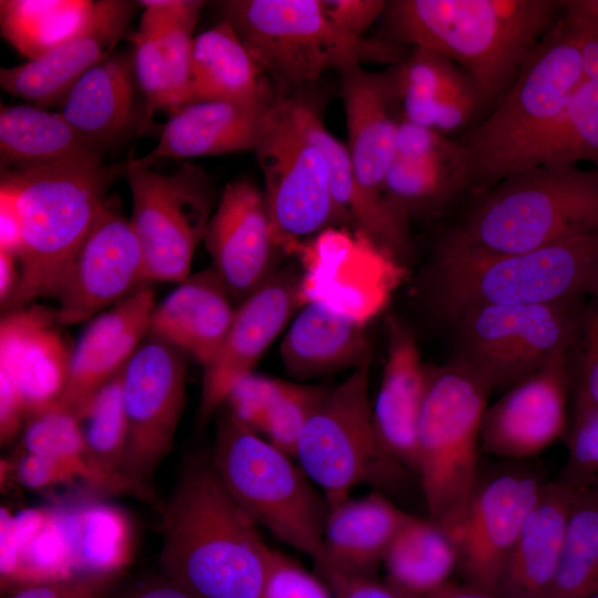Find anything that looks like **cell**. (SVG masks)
<instances>
[{
  "instance_id": "f5cc1de1",
  "label": "cell",
  "mask_w": 598,
  "mask_h": 598,
  "mask_svg": "<svg viewBox=\"0 0 598 598\" xmlns=\"http://www.w3.org/2000/svg\"><path fill=\"white\" fill-rule=\"evenodd\" d=\"M327 16L343 32L365 38L367 31L381 18L384 0H320Z\"/></svg>"
},
{
  "instance_id": "d6a6232c",
  "label": "cell",
  "mask_w": 598,
  "mask_h": 598,
  "mask_svg": "<svg viewBox=\"0 0 598 598\" xmlns=\"http://www.w3.org/2000/svg\"><path fill=\"white\" fill-rule=\"evenodd\" d=\"M236 307L217 271L210 267L189 275L151 317L150 334L207 365L219 349Z\"/></svg>"
},
{
  "instance_id": "ffe728a7",
  "label": "cell",
  "mask_w": 598,
  "mask_h": 598,
  "mask_svg": "<svg viewBox=\"0 0 598 598\" xmlns=\"http://www.w3.org/2000/svg\"><path fill=\"white\" fill-rule=\"evenodd\" d=\"M137 7L138 1H94L83 25L70 38L34 60L1 68V87L38 107L62 105L74 84L127 35Z\"/></svg>"
},
{
  "instance_id": "f907efd6",
  "label": "cell",
  "mask_w": 598,
  "mask_h": 598,
  "mask_svg": "<svg viewBox=\"0 0 598 598\" xmlns=\"http://www.w3.org/2000/svg\"><path fill=\"white\" fill-rule=\"evenodd\" d=\"M275 380L254 372L244 377L225 400L227 413L243 426L262 436Z\"/></svg>"
},
{
  "instance_id": "680465c9",
  "label": "cell",
  "mask_w": 598,
  "mask_h": 598,
  "mask_svg": "<svg viewBox=\"0 0 598 598\" xmlns=\"http://www.w3.org/2000/svg\"><path fill=\"white\" fill-rule=\"evenodd\" d=\"M114 591L107 598H194L162 574L135 581L118 592Z\"/></svg>"
},
{
  "instance_id": "4316f807",
  "label": "cell",
  "mask_w": 598,
  "mask_h": 598,
  "mask_svg": "<svg viewBox=\"0 0 598 598\" xmlns=\"http://www.w3.org/2000/svg\"><path fill=\"white\" fill-rule=\"evenodd\" d=\"M55 310L22 308L0 323V373L30 412L56 402L66 385L72 350L55 329Z\"/></svg>"
},
{
  "instance_id": "db71d44e",
  "label": "cell",
  "mask_w": 598,
  "mask_h": 598,
  "mask_svg": "<svg viewBox=\"0 0 598 598\" xmlns=\"http://www.w3.org/2000/svg\"><path fill=\"white\" fill-rule=\"evenodd\" d=\"M14 472L23 486L34 491L49 489L76 481L75 476L55 460L25 450L18 456Z\"/></svg>"
},
{
  "instance_id": "e575fe53",
  "label": "cell",
  "mask_w": 598,
  "mask_h": 598,
  "mask_svg": "<svg viewBox=\"0 0 598 598\" xmlns=\"http://www.w3.org/2000/svg\"><path fill=\"white\" fill-rule=\"evenodd\" d=\"M0 529L2 585L16 590L74 573L54 506L1 508Z\"/></svg>"
},
{
  "instance_id": "5b68a950",
  "label": "cell",
  "mask_w": 598,
  "mask_h": 598,
  "mask_svg": "<svg viewBox=\"0 0 598 598\" xmlns=\"http://www.w3.org/2000/svg\"><path fill=\"white\" fill-rule=\"evenodd\" d=\"M426 289L432 309L446 320L478 306H543L598 299V233L530 251L464 256L434 251Z\"/></svg>"
},
{
  "instance_id": "5bb4252c",
  "label": "cell",
  "mask_w": 598,
  "mask_h": 598,
  "mask_svg": "<svg viewBox=\"0 0 598 598\" xmlns=\"http://www.w3.org/2000/svg\"><path fill=\"white\" fill-rule=\"evenodd\" d=\"M186 358L148 333L123 370L127 436L120 474L150 489L155 471L172 451L184 409Z\"/></svg>"
},
{
  "instance_id": "74e56055",
  "label": "cell",
  "mask_w": 598,
  "mask_h": 598,
  "mask_svg": "<svg viewBox=\"0 0 598 598\" xmlns=\"http://www.w3.org/2000/svg\"><path fill=\"white\" fill-rule=\"evenodd\" d=\"M62 115L34 105L1 106L2 168H27L65 159L103 157Z\"/></svg>"
},
{
  "instance_id": "277c9868",
  "label": "cell",
  "mask_w": 598,
  "mask_h": 598,
  "mask_svg": "<svg viewBox=\"0 0 598 598\" xmlns=\"http://www.w3.org/2000/svg\"><path fill=\"white\" fill-rule=\"evenodd\" d=\"M127 163L105 165L82 157L27 167L2 168L1 185L16 196L23 225L20 282L6 307L24 308L54 296L61 275L107 200Z\"/></svg>"
},
{
  "instance_id": "b9f144b4",
  "label": "cell",
  "mask_w": 598,
  "mask_h": 598,
  "mask_svg": "<svg viewBox=\"0 0 598 598\" xmlns=\"http://www.w3.org/2000/svg\"><path fill=\"white\" fill-rule=\"evenodd\" d=\"M576 489L547 598H587L598 591V488Z\"/></svg>"
},
{
  "instance_id": "ac0fdd59",
  "label": "cell",
  "mask_w": 598,
  "mask_h": 598,
  "mask_svg": "<svg viewBox=\"0 0 598 598\" xmlns=\"http://www.w3.org/2000/svg\"><path fill=\"white\" fill-rule=\"evenodd\" d=\"M303 282L291 268L276 270L236 307L229 329L204 367L198 419L205 423L224 405L234 385L252 369L305 303Z\"/></svg>"
},
{
  "instance_id": "4dcf8cb0",
  "label": "cell",
  "mask_w": 598,
  "mask_h": 598,
  "mask_svg": "<svg viewBox=\"0 0 598 598\" xmlns=\"http://www.w3.org/2000/svg\"><path fill=\"white\" fill-rule=\"evenodd\" d=\"M136 86L133 55L112 53L74 84L60 113L87 142L104 150L150 121L137 106Z\"/></svg>"
},
{
  "instance_id": "c3c4849f",
  "label": "cell",
  "mask_w": 598,
  "mask_h": 598,
  "mask_svg": "<svg viewBox=\"0 0 598 598\" xmlns=\"http://www.w3.org/2000/svg\"><path fill=\"white\" fill-rule=\"evenodd\" d=\"M125 570L78 571L64 578L28 585L6 598H107Z\"/></svg>"
},
{
  "instance_id": "ab89813d",
  "label": "cell",
  "mask_w": 598,
  "mask_h": 598,
  "mask_svg": "<svg viewBox=\"0 0 598 598\" xmlns=\"http://www.w3.org/2000/svg\"><path fill=\"white\" fill-rule=\"evenodd\" d=\"M22 446L28 452L55 460L94 489L134 495L147 502L153 499L150 488L123 475L104 473L92 463L76 416L58 402L29 413L22 429Z\"/></svg>"
},
{
  "instance_id": "4fadbf2b",
  "label": "cell",
  "mask_w": 598,
  "mask_h": 598,
  "mask_svg": "<svg viewBox=\"0 0 598 598\" xmlns=\"http://www.w3.org/2000/svg\"><path fill=\"white\" fill-rule=\"evenodd\" d=\"M126 175L133 197L131 223L142 249L145 282L184 281L213 214L214 189L208 175L190 163L172 174L127 163Z\"/></svg>"
},
{
  "instance_id": "f6af8a7d",
  "label": "cell",
  "mask_w": 598,
  "mask_h": 598,
  "mask_svg": "<svg viewBox=\"0 0 598 598\" xmlns=\"http://www.w3.org/2000/svg\"><path fill=\"white\" fill-rule=\"evenodd\" d=\"M329 389L276 379L262 433L265 439L293 457L301 430Z\"/></svg>"
},
{
  "instance_id": "91938a15",
  "label": "cell",
  "mask_w": 598,
  "mask_h": 598,
  "mask_svg": "<svg viewBox=\"0 0 598 598\" xmlns=\"http://www.w3.org/2000/svg\"><path fill=\"white\" fill-rule=\"evenodd\" d=\"M20 282V269L17 259L0 251V302L3 308L8 306L14 296Z\"/></svg>"
},
{
  "instance_id": "9f6ffc18",
  "label": "cell",
  "mask_w": 598,
  "mask_h": 598,
  "mask_svg": "<svg viewBox=\"0 0 598 598\" xmlns=\"http://www.w3.org/2000/svg\"><path fill=\"white\" fill-rule=\"evenodd\" d=\"M29 415L27 405L13 382L0 373V440L9 443L22 431Z\"/></svg>"
},
{
  "instance_id": "7bdbcfd3",
  "label": "cell",
  "mask_w": 598,
  "mask_h": 598,
  "mask_svg": "<svg viewBox=\"0 0 598 598\" xmlns=\"http://www.w3.org/2000/svg\"><path fill=\"white\" fill-rule=\"evenodd\" d=\"M580 161L592 162L598 168V83L588 80L579 84L555 124L517 171Z\"/></svg>"
},
{
  "instance_id": "60d3db41",
  "label": "cell",
  "mask_w": 598,
  "mask_h": 598,
  "mask_svg": "<svg viewBox=\"0 0 598 598\" xmlns=\"http://www.w3.org/2000/svg\"><path fill=\"white\" fill-rule=\"evenodd\" d=\"M94 1L1 0L3 38L23 56L34 60L74 34Z\"/></svg>"
},
{
  "instance_id": "9a60e30c",
  "label": "cell",
  "mask_w": 598,
  "mask_h": 598,
  "mask_svg": "<svg viewBox=\"0 0 598 598\" xmlns=\"http://www.w3.org/2000/svg\"><path fill=\"white\" fill-rule=\"evenodd\" d=\"M547 482L526 461H507L487 474L480 472L456 542L464 584L499 597L509 554Z\"/></svg>"
},
{
  "instance_id": "8fae6325",
  "label": "cell",
  "mask_w": 598,
  "mask_h": 598,
  "mask_svg": "<svg viewBox=\"0 0 598 598\" xmlns=\"http://www.w3.org/2000/svg\"><path fill=\"white\" fill-rule=\"evenodd\" d=\"M585 298L543 306H478L450 320L457 340L455 359L491 392L507 390L579 340Z\"/></svg>"
},
{
  "instance_id": "6f0895ef",
  "label": "cell",
  "mask_w": 598,
  "mask_h": 598,
  "mask_svg": "<svg viewBox=\"0 0 598 598\" xmlns=\"http://www.w3.org/2000/svg\"><path fill=\"white\" fill-rule=\"evenodd\" d=\"M23 250V225L17 199L12 190L0 187V251L13 256L18 261Z\"/></svg>"
},
{
  "instance_id": "8992f818",
  "label": "cell",
  "mask_w": 598,
  "mask_h": 598,
  "mask_svg": "<svg viewBox=\"0 0 598 598\" xmlns=\"http://www.w3.org/2000/svg\"><path fill=\"white\" fill-rule=\"evenodd\" d=\"M582 81L577 43L559 17L508 90L457 141L467 162V190L478 196L516 172Z\"/></svg>"
},
{
  "instance_id": "7dc6e473",
  "label": "cell",
  "mask_w": 598,
  "mask_h": 598,
  "mask_svg": "<svg viewBox=\"0 0 598 598\" xmlns=\"http://www.w3.org/2000/svg\"><path fill=\"white\" fill-rule=\"evenodd\" d=\"M560 480L575 488H598V410L573 416Z\"/></svg>"
},
{
  "instance_id": "e0dca14e",
  "label": "cell",
  "mask_w": 598,
  "mask_h": 598,
  "mask_svg": "<svg viewBox=\"0 0 598 598\" xmlns=\"http://www.w3.org/2000/svg\"><path fill=\"white\" fill-rule=\"evenodd\" d=\"M571 351L556 353L487 405L481 452L505 461H528L565 434Z\"/></svg>"
},
{
  "instance_id": "94428289",
  "label": "cell",
  "mask_w": 598,
  "mask_h": 598,
  "mask_svg": "<svg viewBox=\"0 0 598 598\" xmlns=\"http://www.w3.org/2000/svg\"><path fill=\"white\" fill-rule=\"evenodd\" d=\"M426 598H499L467 584L448 582L442 589Z\"/></svg>"
},
{
  "instance_id": "8d00e7d4",
  "label": "cell",
  "mask_w": 598,
  "mask_h": 598,
  "mask_svg": "<svg viewBox=\"0 0 598 598\" xmlns=\"http://www.w3.org/2000/svg\"><path fill=\"white\" fill-rule=\"evenodd\" d=\"M388 584L406 598H426L448 582L458 568V551L448 534L431 519L409 514L382 563Z\"/></svg>"
},
{
  "instance_id": "ee69618b",
  "label": "cell",
  "mask_w": 598,
  "mask_h": 598,
  "mask_svg": "<svg viewBox=\"0 0 598 598\" xmlns=\"http://www.w3.org/2000/svg\"><path fill=\"white\" fill-rule=\"evenodd\" d=\"M124 368L104 383L76 414L92 463L111 475H122L120 465L127 436L122 396Z\"/></svg>"
},
{
  "instance_id": "7c38bea8",
  "label": "cell",
  "mask_w": 598,
  "mask_h": 598,
  "mask_svg": "<svg viewBox=\"0 0 598 598\" xmlns=\"http://www.w3.org/2000/svg\"><path fill=\"white\" fill-rule=\"evenodd\" d=\"M254 153L282 250L297 252L307 238L343 225L326 159L300 127L289 96L277 97Z\"/></svg>"
},
{
  "instance_id": "1f68e13d",
  "label": "cell",
  "mask_w": 598,
  "mask_h": 598,
  "mask_svg": "<svg viewBox=\"0 0 598 598\" xmlns=\"http://www.w3.org/2000/svg\"><path fill=\"white\" fill-rule=\"evenodd\" d=\"M576 488L548 481L507 559L499 598H547L554 584Z\"/></svg>"
},
{
  "instance_id": "52a82bcc",
  "label": "cell",
  "mask_w": 598,
  "mask_h": 598,
  "mask_svg": "<svg viewBox=\"0 0 598 598\" xmlns=\"http://www.w3.org/2000/svg\"><path fill=\"white\" fill-rule=\"evenodd\" d=\"M278 97L316 82L326 71L402 61L411 47L355 38L338 28L320 0H227L218 3Z\"/></svg>"
},
{
  "instance_id": "f546056e",
  "label": "cell",
  "mask_w": 598,
  "mask_h": 598,
  "mask_svg": "<svg viewBox=\"0 0 598 598\" xmlns=\"http://www.w3.org/2000/svg\"><path fill=\"white\" fill-rule=\"evenodd\" d=\"M365 323L323 299L306 301L279 347L285 371L303 382L354 369L371 355Z\"/></svg>"
},
{
  "instance_id": "9c48e42d",
  "label": "cell",
  "mask_w": 598,
  "mask_h": 598,
  "mask_svg": "<svg viewBox=\"0 0 598 598\" xmlns=\"http://www.w3.org/2000/svg\"><path fill=\"white\" fill-rule=\"evenodd\" d=\"M210 463L259 527L313 563L319 558L329 504L291 455L226 413Z\"/></svg>"
},
{
  "instance_id": "11a10c76",
  "label": "cell",
  "mask_w": 598,
  "mask_h": 598,
  "mask_svg": "<svg viewBox=\"0 0 598 598\" xmlns=\"http://www.w3.org/2000/svg\"><path fill=\"white\" fill-rule=\"evenodd\" d=\"M336 598H406L388 582L374 577H352L336 573H317Z\"/></svg>"
},
{
  "instance_id": "7a4b0ae2",
  "label": "cell",
  "mask_w": 598,
  "mask_h": 598,
  "mask_svg": "<svg viewBox=\"0 0 598 598\" xmlns=\"http://www.w3.org/2000/svg\"><path fill=\"white\" fill-rule=\"evenodd\" d=\"M565 0H392L379 39L433 50L476 84L486 110L560 17Z\"/></svg>"
},
{
  "instance_id": "836d02e7",
  "label": "cell",
  "mask_w": 598,
  "mask_h": 598,
  "mask_svg": "<svg viewBox=\"0 0 598 598\" xmlns=\"http://www.w3.org/2000/svg\"><path fill=\"white\" fill-rule=\"evenodd\" d=\"M289 97L300 127L326 159L332 197L342 223L358 227L360 234L395 259L406 256L411 246L409 224L364 193L347 145L328 131L316 106L299 92Z\"/></svg>"
},
{
  "instance_id": "f1b7e54d",
  "label": "cell",
  "mask_w": 598,
  "mask_h": 598,
  "mask_svg": "<svg viewBox=\"0 0 598 598\" xmlns=\"http://www.w3.org/2000/svg\"><path fill=\"white\" fill-rule=\"evenodd\" d=\"M408 515L378 492L329 505L316 573L374 577Z\"/></svg>"
},
{
  "instance_id": "6125c7cd",
  "label": "cell",
  "mask_w": 598,
  "mask_h": 598,
  "mask_svg": "<svg viewBox=\"0 0 598 598\" xmlns=\"http://www.w3.org/2000/svg\"><path fill=\"white\" fill-rule=\"evenodd\" d=\"M587 598H598V591H596L595 594H592L591 596H589Z\"/></svg>"
},
{
  "instance_id": "d6986e66",
  "label": "cell",
  "mask_w": 598,
  "mask_h": 598,
  "mask_svg": "<svg viewBox=\"0 0 598 598\" xmlns=\"http://www.w3.org/2000/svg\"><path fill=\"white\" fill-rule=\"evenodd\" d=\"M203 241L212 267L239 303L276 271L275 261L282 250L264 192L248 179L225 186Z\"/></svg>"
},
{
  "instance_id": "6da1fadb",
  "label": "cell",
  "mask_w": 598,
  "mask_h": 598,
  "mask_svg": "<svg viewBox=\"0 0 598 598\" xmlns=\"http://www.w3.org/2000/svg\"><path fill=\"white\" fill-rule=\"evenodd\" d=\"M162 575L194 598H261L274 549L210 461L182 470L161 511Z\"/></svg>"
},
{
  "instance_id": "d590c367",
  "label": "cell",
  "mask_w": 598,
  "mask_h": 598,
  "mask_svg": "<svg viewBox=\"0 0 598 598\" xmlns=\"http://www.w3.org/2000/svg\"><path fill=\"white\" fill-rule=\"evenodd\" d=\"M190 85L193 102H258L278 97L268 78L225 19L194 38Z\"/></svg>"
},
{
  "instance_id": "7402d4cb",
  "label": "cell",
  "mask_w": 598,
  "mask_h": 598,
  "mask_svg": "<svg viewBox=\"0 0 598 598\" xmlns=\"http://www.w3.org/2000/svg\"><path fill=\"white\" fill-rule=\"evenodd\" d=\"M338 73L348 132L347 147L357 179L374 203L399 216L384 195V182L395 159L402 120L392 72L390 68L372 72L354 65Z\"/></svg>"
},
{
  "instance_id": "d4e9b609",
  "label": "cell",
  "mask_w": 598,
  "mask_h": 598,
  "mask_svg": "<svg viewBox=\"0 0 598 598\" xmlns=\"http://www.w3.org/2000/svg\"><path fill=\"white\" fill-rule=\"evenodd\" d=\"M277 100V99H276ZM275 101L210 100L188 103L163 126L158 143L128 164L150 167L162 159H186L254 151Z\"/></svg>"
},
{
  "instance_id": "30bf717a",
  "label": "cell",
  "mask_w": 598,
  "mask_h": 598,
  "mask_svg": "<svg viewBox=\"0 0 598 598\" xmlns=\"http://www.w3.org/2000/svg\"><path fill=\"white\" fill-rule=\"evenodd\" d=\"M295 460L334 504L360 484L394 486L405 468L383 448L370 400V357L330 388L307 420Z\"/></svg>"
},
{
  "instance_id": "ba28073f",
  "label": "cell",
  "mask_w": 598,
  "mask_h": 598,
  "mask_svg": "<svg viewBox=\"0 0 598 598\" xmlns=\"http://www.w3.org/2000/svg\"><path fill=\"white\" fill-rule=\"evenodd\" d=\"M491 390L457 359L429 368L416 472L429 519L457 542L480 476V435Z\"/></svg>"
},
{
  "instance_id": "cb8c5ba5",
  "label": "cell",
  "mask_w": 598,
  "mask_h": 598,
  "mask_svg": "<svg viewBox=\"0 0 598 598\" xmlns=\"http://www.w3.org/2000/svg\"><path fill=\"white\" fill-rule=\"evenodd\" d=\"M155 306V293L144 283L95 317L72 349L66 385L56 402L76 416L148 336Z\"/></svg>"
},
{
  "instance_id": "2e32d148",
  "label": "cell",
  "mask_w": 598,
  "mask_h": 598,
  "mask_svg": "<svg viewBox=\"0 0 598 598\" xmlns=\"http://www.w3.org/2000/svg\"><path fill=\"white\" fill-rule=\"evenodd\" d=\"M144 283L142 249L131 219L107 198L61 275L54 292L56 322H82Z\"/></svg>"
},
{
  "instance_id": "484cf974",
  "label": "cell",
  "mask_w": 598,
  "mask_h": 598,
  "mask_svg": "<svg viewBox=\"0 0 598 598\" xmlns=\"http://www.w3.org/2000/svg\"><path fill=\"white\" fill-rule=\"evenodd\" d=\"M386 358L373 422L385 452L405 470L416 472L417 427L429 383L414 333L396 318L388 321Z\"/></svg>"
},
{
  "instance_id": "bcb514c9",
  "label": "cell",
  "mask_w": 598,
  "mask_h": 598,
  "mask_svg": "<svg viewBox=\"0 0 598 598\" xmlns=\"http://www.w3.org/2000/svg\"><path fill=\"white\" fill-rule=\"evenodd\" d=\"M576 368L570 369L573 416L598 410V299L587 307Z\"/></svg>"
},
{
  "instance_id": "603a6c76",
  "label": "cell",
  "mask_w": 598,
  "mask_h": 598,
  "mask_svg": "<svg viewBox=\"0 0 598 598\" xmlns=\"http://www.w3.org/2000/svg\"><path fill=\"white\" fill-rule=\"evenodd\" d=\"M467 186V162L461 144L402 117L395 159L384 182V195L393 210L409 224L414 215L441 210Z\"/></svg>"
},
{
  "instance_id": "f35d334b",
  "label": "cell",
  "mask_w": 598,
  "mask_h": 598,
  "mask_svg": "<svg viewBox=\"0 0 598 598\" xmlns=\"http://www.w3.org/2000/svg\"><path fill=\"white\" fill-rule=\"evenodd\" d=\"M54 507L74 573L126 569L133 555V528L121 507L97 499Z\"/></svg>"
},
{
  "instance_id": "83f0119b",
  "label": "cell",
  "mask_w": 598,
  "mask_h": 598,
  "mask_svg": "<svg viewBox=\"0 0 598 598\" xmlns=\"http://www.w3.org/2000/svg\"><path fill=\"white\" fill-rule=\"evenodd\" d=\"M390 70L402 117L412 123L447 136L467 127L486 110L470 75L433 50L411 47L406 56Z\"/></svg>"
},
{
  "instance_id": "3957f363",
  "label": "cell",
  "mask_w": 598,
  "mask_h": 598,
  "mask_svg": "<svg viewBox=\"0 0 598 598\" xmlns=\"http://www.w3.org/2000/svg\"><path fill=\"white\" fill-rule=\"evenodd\" d=\"M434 251L502 256L598 233V168L540 164L516 171L483 194Z\"/></svg>"
},
{
  "instance_id": "816d5d0a",
  "label": "cell",
  "mask_w": 598,
  "mask_h": 598,
  "mask_svg": "<svg viewBox=\"0 0 598 598\" xmlns=\"http://www.w3.org/2000/svg\"><path fill=\"white\" fill-rule=\"evenodd\" d=\"M560 17L577 43L584 80L598 83V0H565Z\"/></svg>"
},
{
  "instance_id": "44dd1931",
  "label": "cell",
  "mask_w": 598,
  "mask_h": 598,
  "mask_svg": "<svg viewBox=\"0 0 598 598\" xmlns=\"http://www.w3.org/2000/svg\"><path fill=\"white\" fill-rule=\"evenodd\" d=\"M199 0H144L145 10L133 43L136 83L150 117L164 110L173 114L193 102L190 65L193 32L205 6Z\"/></svg>"
},
{
  "instance_id": "681fc988",
  "label": "cell",
  "mask_w": 598,
  "mask_h": 598,
  "mask_svg": "<svg viewBox=\"0 0 598 598\" xmlns=\"http://www.w3.org/2000/svg\"><path fill=\"white\" fill-rule=\"evenodd\" d=\"M261 598H336L316 573L274 550Z\"/></svg>"
}]
</instances>
